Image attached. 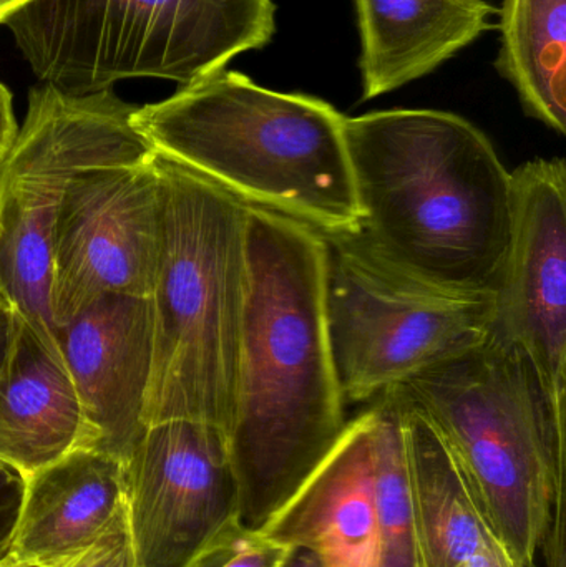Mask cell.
Returning a JSON list of instances; mask_svg holds the SVG:
<instances>
[{
    "mask_svg": "<svg viewBox=\"0 0 566 567\" xmlns=\"http://www.w3.org/2000/svg\"><path fill=\"white\" fill-rule=\"evenodd\" d=\"M248 292L228 432L241 532H258L346 429L325 310V243L298 219L248 208Z\"/></svg>",
    "mask_w": 566,
    "mask_h": 567,
    "instance_id": "cell-1",
    "label": "cell"
},
{
    "mask_svg": "<svg viewBox=\"0 0 566 567\" xmlns=\"http://www.w3.org/2000/svg\"><path fill=\"white\" fill-rule=\"evenodd\" d=\"M344 138L362 241L424 281L495 292L514 182L491 140L455 113L408 109L346 116Z\"/></svg>",
    "mask_w": 566,
    "mask_h": 567,
    "instance_id": "cell-2",
    "label": "cell"
},
{
    "mask_svg": "<svg viewBox=\"0 0 566 567\" xmlns=\"http://www.w3.org/2000/svg\"><path fill=\"white\" fill-rule=\"evenodd\" d=\"M344 118L318 96L275 92L223 69L138 106L133 125L155 152L246 205L336 235L359 225Z\"/></svg>",
    "mask_w": 566,
    "mask_h": 567,
    "instance_id": "cell-3",
    "label": "cell"
},
{
    "mask_svg": "<svg viewBox=\"0 0 566 567\" xmlns=\"http://www.w3.org/2000/svg\"><path fill=\"white\" fill-rule=\"evenodd\" d=\"M432 423L492 529L524 567H566V412L527 353L487 339L395 386Z\"/></svg>",
    "mask_w": 566,
    "mask_h": 567,
    "instance_id": "cell-4",
    "label": "cell"
},
{
    "mask_svg": "<svg viewBox=\"0 0 566 567\" xmlns=\"http://www.w3.org/2000/svg\"><path fill=\"white\" fill-rule=\"evenodd\" d=\"M159 249L153 282V363L145 426L198 420L229 432L248 292L246 203L153 152Z\"/></svg>",
    "mask_w": 566,
    "mask_h": 567,
    "instance_id": "cell-5",
    "label": "cell"
},
{
    "mask_svg": "<svg viewBox=\"0 0 566 567\" xmlns=\"http://www.w3.org/2000/svg\"><path fill=\"white\" fill-rule=\"evenodd\" d=\"M40 83L86 95L123 80L189 85L265 49L272 0H35L7 20Z\"/></svg>",
    "mask_w": 566,
    "mask_h": 567,
    "instance_id": "cell-6",
    "label": "cell"
},
{
    "mask_svg": "<svg viewBox=\"0 0 566 567\" xmlns=\"http://www.w3.org/2000/svg\"><path fill=\"white\" fill-rule=\"evenodd\" d=\"M138 106L113 90L75 95L39 83L0 158V306L59 352L50 307L52 238L70 179L80 169L130 165L155 152L133 125Z\"/></svg>",
    "mask_w": 566,
    "mask_h": 567,
    "instance_id": "cell-7",
    "label": "cell"
},
{
    "mask_svg": "<svg viewBox=\"0 0 566 567\" xmlns=\"http://www.w3.org/2000/svg\"><path fill=\"white\" fill-rule=\"evenodd\" d=\"M325 310L346 403H361L481 346L495 292L438 286L375 255L358 233L321 235Z\"/></svg>",
    "mask_w": 566,
    "mask_h": 567,
    "instance_id": "cell-8",
    "label": "cell"
},
{
    "mask_svg": "<svg viewBox=\"0 0 566 567\" xmlns=\"http://www.w3.org/2000/svg\"><path fill=\"white\" fill-rule=\"evenodd\" d=\"M125 466L138 567H199L241 533L228 433L198 420L146 426Z\"/></svg>",
    "mask_w": 566,
    "mask_h": 567,
    "instance_id": "cell-9",
    "label": "cell"
},
{
    "mask_svg": "<svg viewBox=\"0 0 566 567\" xmlns=\"http://www.w3.org/2000/svg\"><path fill=\"white\" fill-rule=\"evenodd\" d=\"M158 249L153 153L140 163L80 169L66 186L53 228V326L110 293L150 297Z\"/></svg>",
    "mask_w": 566,
    "mask_h": 567,
    "instance_id": "cell-10",
    "label": "cell"
},
{
    "mask_svg": "<svg viewBox=\"0 0 566 567\" xmlns=\"http://www.w3.org/2000/svg\"><path fill=\"white\" fill-rule=\"evenodd\" d=\"M512 182L514 221L495 287L494 329L527 353L548 395L565 410V159H532L512 173Z\"/></svg>",
    "mask_w": 566,
    "mask_h": 567,
    "instance_id": "cell-11",
    "label": "cell"
},
{
    "mask_svg": "<svg viewBox=\"0 0 566 567\" xmlns=\"http://www.w3.org/2000/svg\"><path fill=\"white\" fill-rule=\"evenodd\" d=\"M60 357L69 370L85 419L82 449L125 463L143 423L153 363L150 297L110 293L55 327Z\"/></svg>",
    "mask_w": 566,
    "mask_h": 567,
    "instance_id": "cell-12",
    "label": "cell"
},
{
    "mask_svg": "<svg viewBox=\"0 0 566 567\" xmlns=\"http://www.w3.org/2000/svg\"><path fill=\"white\" fill-rule=\"evenodd\" d=\"M378 406L346 423L331 452L258 529L289 548H306L321 567H384L375 519Z\"/></svg>",
    "mask_w": 566,
    "mask_h": 567,
    "instance_id": "cell-13",
    "label": "cell"
},
{
    "mask_svg": "<svg viewBox=\"0 0 566 567\" xmlns=\"http://www.w3.org/2000/svg\"><path fill=\"white\" fill-rule=\"evenodd\" d=\"M362 102L424 79L494 29L487 0H352Z\"/></svg>",
    "mask_w": 566,
    "mask_h": 567,
    "instance_id": "cell-14",
    "label": "cell"
},
{
    "mask_svg": "<svg viewBox=\"0 0 566 567\" xmlns=\"http://www.w3.org/2000/svg\"><path fill=\"white\" fill-rule=\"evenodd\" d=\"M123 496V462L95 450H72L27 476L10 559L62 565L100 538Z\"/></svg>",
    "mask_w": 566,
    "mask_h": 567,
    "instance_id": "cell-15",
    "label": "cell"
},
{
    "mask_svg": "<svg viewBox=\"0 0 566 567\" xmlns=\"http://www.w3.org/2000/svg\"><path fill=\"white\" fill-rule=\"evenodd\" d=\"M82 405L60 353L17 317L0 369V462L23 476L85 443Z\"/></svg>",
    "mask_w": 566,
    "mask_h": 567,
    "instance_id": "cell-16",
    "label": "cell"
},
{
    "mask_svg": "<svg viewBox=\"0 0 566 567\" xmlns=\"http://www.w3.org/2000/svg\"><path fill=\"white\" fill-rule=\"evenodd\" d=\"M394 390L404 420L419 567H465L501 538L432 423Z\"/></svg>",
    "mask_w": 566,
    "mask_h": 567,
    "instance_id": "cell-17",
    "label": "cell"
},
{
    "mask_svg": "<svg viewBox=\"0 0 566 567\" xmlns=\"http://www.w3.org/2000/svg\"><path fill=\"white\" fill-rule=\"evenodd\" d=\"M495 69L525 113L566 132V0H504Z\"/></svg>",
    "mask_w": 566,
    "mask_h": 567,
    "instance_id": "cell-18",
    "label": "cell"
},
{
    "mask_svg": "<svg viewBox=\"0 0 566 567\" xmlns=\"http://www.w3.org/2000/svg\"><path fill=\"white\" fill-rule=\"evenodd\" d=\"M374 400L378 406L374 503L384 567H419L401 400L394 389Z\"/></svg>",
    "mask_w": 566,
    "mask_h": 567,
    "instance_id": "cell-19",
    "label": "cell"
},
{
    "mask_svg": "<svg viewBox=\"0 0 566 567\" xmlns=\"http://www.w3.org/2000/svg\"><path fill=\"white\" fill-rule=\"evenodd\" d=\"M55 567H138L126 522L125 502L93 545Z\"/></svg>",
    "mask_w": 566,
    "mask_h": 567,
    "instance_id": "cell-20",
    "label": "cell"
},
{
    "mask_svg": "<svg viewBox=\"0 0 566 567\" xmlns=\"http://www.w3.org/2000/svg\"><path fill=\"white\" fill-rule=\"evenodd\" d=\"M291 549L258 533L241 532L225 551L199 567H285Z\"/></svg>",
    "mask_w": 566,
    "mask_h": 567,
    "instance_id": "cell-21",
    "label": "cell"
},
{
    "mask_svg": "<svg viewBox=\"0 0 566 567\" xmlns=\"http://www.w3.org/2000/svg\"><path fill=\"white\" fill-rule=\"evenodd\" d=\"M25 495V476L0 462V565L12 555L13 538Z\"/></svg>",
    "mask_w": 566,
    "mask_h": 567,
    "instance_id": "cell-22",
    "label": "cell"
},
{
    "mask_svg": "<svg viewBox=\"0 0 566 567\" xmlns=\"http://www.w3.org/2000/svg\"><path fill=\"white\" fill-rule=\"evenodd\" d=\"M17 128H19V125H17L16 115H13L12 93L0 83V158L6 155L9 146L12 145Z\"/></svg>",
    "mask_w": 566,
    "mask_h": 567,
    "instance_id": "cell-23",
    "label": "cell"
},
{
    "mask_svg": "<svg viewBox=\"0 0 566 567\" xmlns=\"http://www.w3.org/2000/svg\"><path fill=\"white\" fill-rule=\"evenodd\" d=\"M465 567H524L514 558L502 539H495L491 545L485 546L471 563Z\"/></svg>",
    "mask_w": 566,
    "mask_h": 567,
    "instance_id": "cell-24",
    "label": "cell"
},
{
    "mask_svg": "<svg viewBox=\"0 0 566 567\" xmlns=\"http://www.w3.org/2000/svg\"><path fill=\"white\" fill-rule=\"evenodd\" d=\"M17 316L10 312L7 307L0 306V369L9 355L12 346L13 333H16Z\"/></svg>",
    "mask_w": 566,
    "mask_h": 567,
    "instance_id": "cell-25",
    "label": "cell"
},
{
    "mask_svg": "<svg viewBox=\"0 0 566 567\" xmlns=\"http://www.w3.org/2000/svg\"><path fill=\"white\" fill-rule=\"evenodd\" d=\"M285 567H321L318 556L306 548H292Z\"/></svg>",
    "mask_w": 566,
    "mask_h": 567,
    "instance_id": "cell-26",
    "label": "cell"
},
{
    "mask_svg": "<svg viewBox=\"0 0 566 567\" xmlns=\"http://www.w3.org/2000/svg\"><path fill=\"white\" fill-rule=\"evenodd\" d=\"M35 0H0V25Z\"/></svg>",
    "mask_w": 566,
    "mask_h": 567,
    "instance_id": "cell-27",
    "label": "cell"
},
{
    "mask_svg": "<svg viewBox=\"0 0 566 567\" xmlns=\"http://www.w3.org/2000/svg\"><path fill=\"white\" fill-rule=\"evenodd\" d=\"M0 567H43L40 565H33V563H16L12 561V559H9V561L2 563Z\"/></svg>",
    "mask_w": 566,
    "mask_h": 567,
    "instance_id": "cell-28",
    "label": "cell"
}]
</instances>
